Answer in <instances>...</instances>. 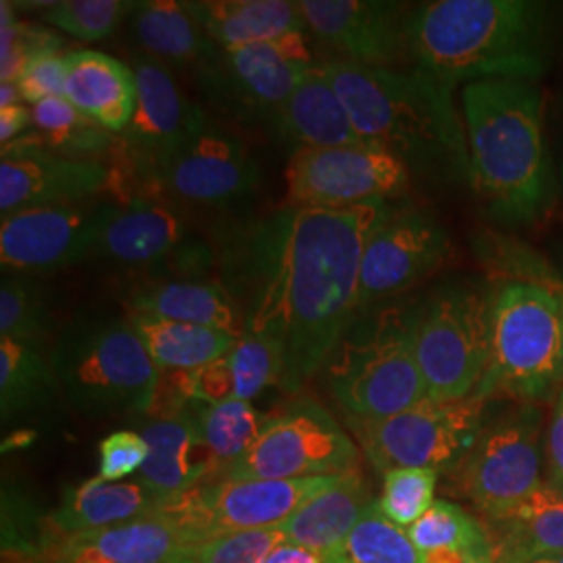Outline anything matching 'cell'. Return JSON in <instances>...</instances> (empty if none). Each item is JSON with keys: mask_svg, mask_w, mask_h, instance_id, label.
Returning a JSON list of instances; mask_svg holds the SVG:
<instances>
[{"mask_svg": "<svg viewBox=\"0 0 563 563\" xmlns=\"http://www.w3.org/2000/svg\"><path fill=\"white\" fill-rule=\"evenodd\" d=\"M388 216L386 201L290 207L228 242L222 286L241 309L242 334L280 346L282 388L313 378L360 316L365 244Z\"/></svg>", "mask_w": 563, "mask_h": 563, "instance_id": "1", "label": "cell"}, {"mask_svg": "<svg viewBox=\"0 0 563 563\" xmlns=\"http://www.w3.org/2000/svg\"><path fill=\"white\" fill-rule=\"evenodd\" d=\"M320 67L349 111L363 142L397 155L409 169L470 180L465 128L453 88L423 74L322 60Z\"/></svg>", "mask_w": 563, "mask_h": 563, "instance_id": "2", "label": "cell"}, {"mask_svg": "<svg viewBox=\"0 0 563 563\" xmlns=\"http://www.w3.org/2000/svg\"><path fill=\"white\" fill-rule=\"evenodd\" d=\"M407 38L418 69L451 88L460 81H537L549 67V23L541 2H426L411 11Z\"/></svg>", "mask_w": 563, "mask_h": 563, "instance_id": "3", "label": "cell"}, {"mask_svg": "<svg viewBox=\"0 0 563 563\" xmlns=\"http://www.w3.org/2000/svg\"><path fill=\"white\" fill-rule=\"evenodd\" d=\"M541 102L534 81L483 80L463 88L470 180L507 222L534 220L551 195Z\"/></svg>", "mask_w": 563, "mask_h": 563, "instance_id": "4", "label": "cell"}, {"mask_svg": "<svg viewBox=\"0 0 563 563\" xmlns=\"http://www.w3.org/2000/svg\"><path fill=\"white\" fill-rule=\"evenodd\" d=\"M420 307L376 305L362 311L323 363L325 383L346 418L384 420L428 399L416 357Z\"/></svg>", "mask_w": 563, "mask_h": 563, "instance_id": "5", "label": "cell"}, {"mask_svg": "<svg viewBox=\"0 0 563 563\" xmlns=\"http://www.w3.org/2000/svg\"><path fill=\"white\" fill-rule=\"evenodd\" d=\"M60 395L88 418L148 413L162 369L130 316H81L48 351Z\"/></svg>", "mask_w": 563, "mask_h": 563, "instance_id": "6", "label": "cell"}, {"mask_svg": "<svg viewBox=\"0 0 563 563\" xmlns=\"http://www.w3.org/2000/svg\"><path fill=\"white\" fill-rule=\"evenodd\" d=\"M563 383V292L507 282L490 295V357L476 395L539 402Z\"/></svg>", "mask_w": 563, "mask_h": 563, "instance_id": "7", "label": "cell"}, {"mask_svg": "<svg viewBox=\"0 0 563 563\" xmlns=\"http://www.w3.org/2000/svg\"><path fill=\"white\" fill-rule=\"evenodd\" d=\"M416 357L428 399L460 401L478 393L490 357V295L446 284L420 307Z\"/></svg>", "mask_w": 563, "mask_h": 563, "instance_id": "8", "label": "cell"}, {"mask_svg": "<svg viewBox=\"0 0 563 563\" xmlns=\"http://www.w3.org/2000/svg\"><path fill=\"white\" fill-rule=\"evenodd\" d=\"M486 401L481 395L460 401L426 399L393 418H346V423L383 474L397 467L455 470L483 432Z\"/></svg>", "mask_w": 563, "mask_h": 563, "instance_id": "9", "label": "cell"}, {"mask_svg": "<svg viewBox=\"0 0 563 563\" xmlns=\"http://www.w3.org/2000/svg\"><path fill=\"white\" fill-rule=\"evenodd\" d=\"M360 467V449L341 423L311 399L265 416L253 446L218 481H301Z\"/></svg>", "mask_w": 563, "mask_h": 563, "instance_id": "10", "label": "cell"}, {"mask_svg": "<svg viewBox=\"0 0 563 563\" xmlns=\"http://www.w3.org/2000/svg\"><path fill=\"white\" fill-rule=\"evenodd\" d=\"M543 423L537 402H518L484 426L478 441L453 470L460 497L474 505L483 520L543 486Z\"/></svg>", "mask_w": 563, "mask_h": 563, "instance_id": "11", "label": "cell"}, {"mask_svg": "<svg viewBox=\"0 0 563 563\" xmlns=\"http://www.w3.org/2000/svg\"><path fill=\"white\" fill-rule=\"evenodd\" d=\"M339 476L341 474L301 481H209L163 501L157 511L176 523L188 543L199 547L230 532L280 528L305 501Z\"/></svg>", "mask_w": 563, "mask_h": 563, "instance_id": "12", "label": "cell"}, {"mask_svg": "<svg viewBox=\"0 0 563 563\" xmlns=\"http://www.w3.org/2000/svg\"><path fill=\"white\" fill-rule=\"evenodd\" d=\"M305 32L241 48H216L199 65L205 95L222 111L244 121L276 120L282 104L313 69Z\"/></svg>", "mask_w": 563, "mask_h": 563, "instance_id": "13", "label": "cell"}, {"mask_svg": "<svg viewBox=\"0 0 563 563\" xmlns=\"http://www.w3.org/2000/svg\"><path fill=\"white\" fill-rule=\"evenodd\" d=\"M409 176L397 155L369 142L297 148L286 167V192L297 209H346L399 195Z\"/></svg>", "mask_w": 563, "mask_h": 563, "instance_id": "14", "label": "cell"}, {"mask_svg": "<svg viewBox=\"0 0 563 563\" xmlns=\"http://www.w3.org/2000/svg\"><path fill=\"white\" fill-rule=\"evenodd\" d=\"M113 202H80L25 209L2 218L0 263L4 274H46L95 257Z\"/></svg>", "mask_w": 563, "mask_h": 563, "instance_id": "15", "label": "cell"}, {"mask_svg": "<svg viewBox=\"0 0 563 563\" xmlns=\"http://www.w3.org/2000/svg\"><path fill=\"white\" fill-rule=\"evenodd\" d=\"M132 69L139 97L120 146L128 165L146 180L155 181L165 162L201 130L209 115L184 95L169 65L136 55Z\"/></svg>", "mask_w": 563, "mask_h": 563, "instance_id": "16", "label": "cell"}, {"mask_svg": "<svg viewBox=\"0 0 563 563\" xmlns=\"http://www.w3.org/2000/svg\"><path fill=\"white\" fill-rule=\"evenodd\" d=\"M120 174L99 159H67L42 148L38 136L2 146V218L38 207L90 202L113 188Z\"/></svg>", "mask_w": 563, "mask_h": 563, "instance_id": "17", "label": "cell"}, {"mask_svg": "<svg viewBox=\"0 0 563 563\" xmlns=\"http://www.w3.org/2000/svg\"><path fill=\"white\" fill-rule=\"evenodd\" d=\"M311 36L334 60L393 67L409 53L407 4L380 0H301Z\"/></svg>", "mask_w": 563, "mask_h": 563, "instance_id": "18", "label": "cell"}, {"mask_svg": "<svg viewBox=\"0 0 563 563\" xmlns=\"http://www.w3.org/2000/svg\"><path fill=\"white\" fill-rule=\"evenodd\" d=\"M449 236L423 211L390 213L363 253L360 313L401 295L443 265Z\"/></svg>", "mask_w": 563, "mask_h": 563, "instance_id": "19", "label": "cell"}, {"mask_svg": "<svg viewBox=\"0 0 563 563\" xmlns=\"http://www.w3.org/2000/svg\"><path fill=\"white\" fill-rule=\"evenodd\" d=\"M260 167L234 134L207 121L157 172L167 195L195 205L239 201L257 190Z\"/></svg>", "mask_w": 563, "mask_h": 563, "instance_id": "20", "label": "cell"}, {"mask_svg": "<svg viewBox=\"0 0 563 563\" xmlns=\"http://www.w3.org/2000/svg\"><path fill=\"white\" fill-rule=\"evenodd\" d=\"M197 544L159 511L46 547L51 563H192Z\"/></svg>", "mask_w": 563, "mask_h": 563, "instance_id": "21", "label": "cell"}, {"mask_svg": "<svg viewBox=\"0 0 563 563\" xmlns=\"http://www.w3.org/2000/svg\"><path fill=\"white\" fill-rule=\"evenodd\" d=\"M141 434L148 444V460L136 478L163 501L220 478V465L202 443L188 407L178 416L153 418Z\"/></svg>", "mask_w": 563, "mask_h": 563, "instance_id": "22", "label": "cell"}, {"mask_svg": "<svg viewBox=\"0 0 563 563\" xmlns=\"http://www.w3.org/2000/svg\"><path fill=\"white\" fill-rule=\"evenodd\" d=\"M188 249L180 216L146 197L130 199L102 232L95 257L130 267L159 265Z\"/></svg>", "mask_w": 563, "mask_h": 563, "instance_id": "23", "label": "cell"}, {"mask_svg": "<svg viewBox=\"0 0 563 563\" xmlns=\"http://www.w3.org/2000/svg\"><path fill=\"white\" fill-rule=\"evenodd\" d=\"M490 555L499 563H526L563 553V490L549 484L495 518L483 520Z\"/></svg>", "mask_w": 563, "mask_h": 563, "instance_id": "24", "label": "cell"}, {"mask_svg": "<svg viewBox=\"0 0 563 563\" xmlns=\"http://www.w3.org/2000/svg\"><path fill=\"white\" fill-rule=\"evenodd\" d=\"M162 505V497L139 478L121 483H107L99 476L90 478L63 495L59 509L48 520L51 543L81 532L141 520L155 514Z\"/></svg>", "mask_w": 563, "mask_h": 563, "instance_id": "25", "label": "cell"}, {"mask_svg": "<svg viewBox=\"0 0 563 563\" xmlns=\"http://www.w3.org/2000/svg\"><path fill=\"white\" fill-rule=\"evenodd\" d=\"M218 48H241L305 32L299 2L290 0H186L181 2Z\"/></svg>", "mask_w": 563, "mask_h": 563, "instance_id": "26", "label": "cell"}, {"mask_svg": "<svg viewBox=\"0 0 563 563\" xmlns=\"http://www.w3.org/2000/svg\"><path fill=\"white\" fill-rule=\"evenodd\" d=\"M374 504L376 499L372 497L362 470H351L316 493L282 523L284 541L299 544L323 558L353 532Z\"/></svg>", "mask_w": 563, "mask_h": 563, "instance_id": "27", "label": "cell"}, {"mask_svg": "<svg viewBox=\"0 0 563 563\" xmlns=\"http://www.w3.org/2000/svg\"><path fill=\"white\" fill-rule=\"evenodd\" d=\"M136 76L115 57L97 51L69 55L65 99L111 134H123L136 109Z\"/></svg>", "mask_w": 563, "mask_h": 563, "instance_id": "28", "label": "cell"}, {"mask_svg": "<svg viewBox=\"0 0 563 563\" xmlns=\"http://www.w3.org/2000/svg\"><path fill=\"white\" fill-rule=\"evenodd\" d=\"M274 128L286 141L297 142V148H328L363 142L320 63L313 65L288 101L282 104Z\"/></svg>", "mask_w": 563, "mask_h": 563, "instance_id": "29", "label": "cell"}, {"mask_svg": "<svg viewBox=\"0 0 563 563\" xmlns=\"http://www.w3.org/2000/svg\"><path fill=\"white\" fill-rule=\"evenodd\" d=\"M132 313L172 322L197 323L242 336V316L222 282L176 276L142 284L132 292Z\"/></svg>", "mask_w": 563, "mask_h": 563, "instance_id": "30", "label": "cell"}, {"mask_svg": "<svg viewBox=\"0 0 563 563\" xmlns=\"http://www.w3.org/2000/svg\"><path fill=\"white\" fill-rule=\"evenodd\" d=\"M132 34L142 55L165 65H202L216 53V44L205 36L181 2L148 0L139 2L132 13Z\"/></svg>", "mask_w": 563, "mask_h": 563, "instance_id": "31", "label": "cell"}, {"mask_svg": "<svg viewBox=\"0 0 563 563\" xmlns=\"http://www.w3.org/2000/svg\"><path fill=\"white\" fill-rule=\"evenodd\" d=\"M60 395L48 355L25 342L0 339L2 422L25 420L51 409Z\"/></svg>", "mask_w": 563, "mask_h": 563, "instance_id": "32", "label": "cell"}, {"mask_svg": "<svg viewBox=\"0 0 563 563\" xmlns=\"http://www.w3.org/2000/svg\"><path fill=\"white\" fill-rule=\"evenodd\" d=\"M151 360L167 369H197L225 357L241 336L197 323L172 322L144 313H130Z\"/></svg>", "mask_w": 563, "mask_h": 563, "instance_id": "33", "label": "cell"}, {"mask_svg": "<svg viewBox=\"0 0 563 563\" xmlns=\"http://www.w3.org/2000/svg\"><path fill=\"white\" fill-rule=\"evenodd\" d=\"M188 409L202 443L220 465V476L253 446L265 422V416L253 407V402L242 399L216 405L195 401L188 405Z\"/></svg>", "mask_w": 563, "mask_h": 563, "instance_id": "34", "label": "cell"}, {"mask_svg": "<svg viewBox=\"0 0 563 563\" xmlns=\"http://www.w3.org/2000/svg\"><path fill=\"white\" fill-rule=\"evenodd\" d=\"M42 148L67 159H92L109 151L115 139L109 130L88 120L65 97L44 99L32 109Z\"/></svg>", "mask_w": 563, "mask_h": 563, "instance_id": "35", "label": "cell"}, {"mask_svg": "<svg viewBox=\"0 0 563 563\" xmlns=\"http://www.w3.org/2000/svg\"><path fill=\"white\" fill-rule=\"evenodd\" d=\"M323 563H423L422 553L407 530L390 522L378 501L372 505L353 532L336 549L323 555Z\"/></svg>", "mask_w": 563, "mask_h": 563, "instance_id": "36", "label": "cell"}, {"mask_svg": "<svg viewBox=\"0 0 563 563\" xmlns=\"http://www.w3.org/2000/svg\"><path fill=\"white\" fill-rule=\"evenodd\" d=\"M55 328L48 295L27 276L4 274L0 286V339L46 346Z\"/></svg>", "mask_w": 563, "mask_h": 563, "instance_id": "37", "label": "cell"}, {"mask_svg": "<svg viewBox=\"0 0 563 563\" xmlns=\"http://www.w3.org/2000/svg\"><path fill=\"white\" fill-rule=\"evenodd\" d=\"M420 553L439 547H455L470 555H490L484 523L451 501H434L418 522L407 528Z\"/></svg>", "mask_w": 563, "mask_h": 563, "instance_id": "38", "label": "cell"}, {"mask_svg": "<svg viewBox=\"0 0 563 563\" xmlns=\"http://www.w3.org/2000/svg\"><path fill=\"white\" fill-rule=\"evenodd\" d=\"M139 2L128 0H60L44 2L42 20L84 42L109 38Z\"/></svg>", "mask_w": 563, "mask_h": 563, "instance_id": "39", "label": "cell"}, {"mask_svg": "<svg viewBox=\"0 0 563 563\" xmlns=\"http://www.w3.org/2000/svg\"><path fill=\"white\" fill-rule=\"evenodd\" d=\"M228 362L234 376V399L251 401L267 386L282 383L284 357L280 346L267 336L244 332L228 353Z\"/></svg>", "mask_w": 563, "mask_h": 563, "instance_id": "40", "label": "cell"}, {"mask_svg": "<svg viewBox=\"0 0 563 563\" xmlns=\"http://www.w3.org/2000/svg\"><path fill=\"white\" fill-rule=\"evenodd\" d=\"M439 483L437 470L397 467L384 474L378 507L384 516L401 528H411L434 505Z\"/></svg>", "mask_w": 563, "mask_h": 563, "instance_id": "41", "label": "cell"}, {"mask_svg": "<svg viewBox=\"0 0 563 563\" xmlns=\"http://www.w3.org/2000/svg\"><path fill=\"white\" fill-rule=\"evenodd\" d=\"M0 7V78L2 81H18L23 67L30 60L44 55H57L63 46V38L42 25L15 20L13 2L2 0Z\"/></svg>", "mask_w": 563, "mask_h": 563, "instance_id": "42", "label": "cell"}, {"mask_svg": "<svg viewBox=\"0 0 563 563\" xmlns=\"http://www.w3.org/2000/svg\"><path fill=\"white\" fill-rule=\"evenodd\" d=\"M282 543V528L230 532L199 544L192 563H265Z\"/></svg>", "mask_w": 563, "mask_h": 563, "instance_id": "43", "label": "cell"}, {"mask_svg": "<svg viewBox=\"0 0 563 563\" xmlns=\"http://www.w3.org/2000/svg\"><path fill=\"white\" fill-rule=\"evenodd\" d=\"M148 460V444L141 432L118 430L99 444V478L107 483H121L139 474Z\"/></svg>", "mask_w": 563, "mask_h": 563, "instance_id": "44", "label": "cell"}, {"mask_svg": "<svg viewBox=\"0 0 563 563\" xmlns=\"http://www.w3.org/2000/svg\"><path fill=\"white\" fill-rule=\"evenodd\" d=\"M67 71H69V55H44L38 59L30 60L18 78L21 99L38 104L44 99L65 97L67 86Z\"/></svg>", "mask_w": 563, "mask_h": 563, "instance_id": "45", "label": "cell"}, {"mask_svg": "<svg viewBox=\"0 0 563 563\" xmlns=\"http://www.w3.org/2000/svg\"><path fill=\"white\" fill-rule=\"evenodd\" d=\"M547 467H549V486L563 490V390L558 393L551 420L547 428Z\"/></svg>", "mask_w": 563, "mask_h": 563, "instance_id": "46", "label": "cell"}, {"mask_svg": "<svg viewBox=\"0 0 563 563\" xmlns=\"http://www.w3.org/2000/svg\"><path fill=\"white\" fill-rule=\"evenodd\" d=\"M30 125H34L32 111L25 109L23 104H13V107H2L0 109V142L2 146L11 144L25 132Z\"/></svg>", "mask_w": 563, "mask_h": 563, "instance_id": "47", "label": "cell"}, {"mask_svg": "<svg viewBox=\"0 0 563 563\" xmlns=\"http://www.w3.org/2000/svg\"><path fill=\"white\" fill-rule=\"evenodd\" d=\"M474 555L465 553L462 549L455 547H439V549H430L422 553L423 563H470Z\"/></svg>", "mask_w": 563, "mask_h": 563, "instance_id": "48", "label": "cell"}, {"mask_svg": "<svg viewBox=\"0 0 563 563\" xmlns=\"http://www.w3.org/2000/svg\"><path fill=\"white\" fill-rule=\"evenodd\" d=\"M21 92L15 81H2L0 84V109L20 104Z\"/></svg>", "mask_w": 563, "mask_h": 563, "instance_id": "49", "label": "cell"}, {"mask_svg": "<svg viewBox=\"0 0 563 563\" xmlns=\"http://www.w3.org/2000/svg\"><path fill=\"white\" fill-rule=\"evenodd\" d=\"M18 437H20V446H23V444H27V441H30L34 434H32V432H25V430H21ZM13 443H15V439H9V441H4V451H7V449H11Z\"/></svg>", "mask_w": 563, "mask_h": 563, "instance_id": "50", "label": "cell"}, {"mask_svg": "<svg viewBox=\"0 0 563 563\" xmlns=\"http://www.w3.org/2000/svg\"><path fill=\"white\" fill-rule=\"evenodd\" d=\"M526 563H563V553H560V555H543V558H537V560H530Z\"/></svg>", "mask_w": 563, "mask_h": 563, "instance_id": "51", "label": "cell"}, {"mask_svg": "<svg viewBox=\"0 0 563 563\" xmlns=\"http://www.w3.org/2000/svg\"><path fill=\"white\" fill-rule=\"evenodd\" d=\"M470 563H499L493 555H476V558H472Z\"/></svg>", "mask_w": 563, "mask_h": 563, "instance_id": "52", "label": "cell"}]
</instances>
